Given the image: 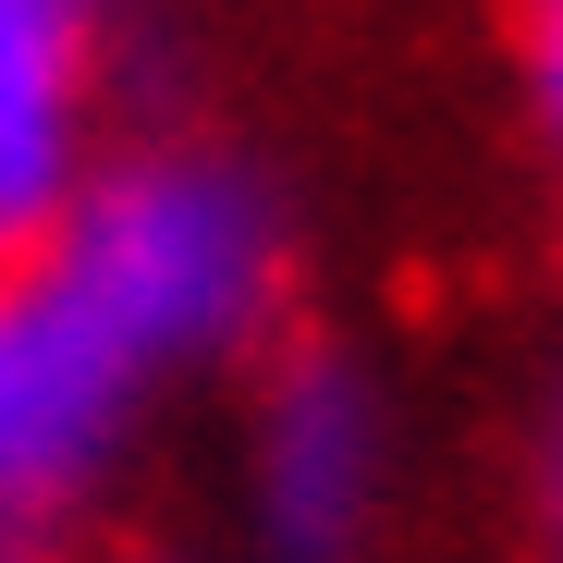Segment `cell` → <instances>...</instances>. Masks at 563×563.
Wrapping results in <instances>:
<instances>
[{"label": "cell", "mask_w": 563, "mask_h": 563, "mask_svg": "<svg viewBox=\"0 0 563 563\" xmlns=\"http://www.w3.org/2000/svg\"><path fill=\"white\" fill-rule=\"evenodd\" d=\"M539 527L563 539V393H551V417H539Z\"/></svg>", "instance_id": "6"}, {"label": "cell", "mask_w": 563, "mask_h": 563, "mask_svg": "<svg viewBox=\"0 0 563 563\" xmlns=\"http://www.w3.org/2000/svg\"><path fill=\"white\" fill-rule=\"evenodd\" d=\"M393 380L355 343H282L245 417V527L269 539V563H367V539L393 527Z\"/></svg>", "instance_id": "3"}, {"label": "cell", "mask_w": 563, "mask_h": 563, "mask_svg": "<svg viewBox=\"0 0 563 563\" xmlns=\"http://www.w3.org/2000/svg\"><path fill=\"white\" fill-rule=\"evenodd\" d=\"M515 74H527V123H539V147L563 159V0H551V13H527Z\"/></svg>", "instance_id": "5"}, {"label": "cell", "mask_w": 563, "mask_h": 563, "mask_svg": "<svg viewBox=\"0 0 563 563\" xmlns=\"http://www.w3.org/2000/svg\"><path fill=\"white\" fill-rule=\"evenodd\" d=\"M159 380L86 319L37 257H0V563L49 551L123 478Z\"/></svg>", "instance_id": "2"}, {"label": "cell", "mask_w": 563, "mask_h": 563, "mask_svg": "<svg viewBox=\"0 0 563 563\" xmlns=\"http://www.w3.org/2000/svg\"><path fill=\"white\" fill-rule=\"evenodd\" d=\"M37 269L172 393L197 367H233V355L282 343V307H295V209H282V184L245 147L135 135V147H99V172L49 221Z\"/></svg>", "instance_id": "1"}, {"label": "cell", "mask_w": 563, "mask_h": 563, "mask_svg": "<svg viewBox=\"0 0 563 563\" xmlns=\"http://www.w3.org/2000/svg\"><path fill=\"white\" fill-rule=\"evenodd\" d=\"M99 172V25L62 0H0V257H37Z\"/></svg>", "instance_id": "4"}]
</instances>
